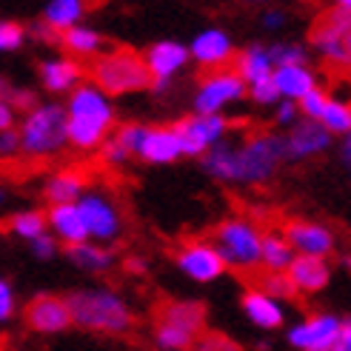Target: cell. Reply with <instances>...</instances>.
Listing matches in <instances>:
<instances>
[{"instance_id":"obj_7","label":"cell","mask_w":351,"mask_h":351,"mask_svg":"<svg viewBox=\"0 0 351 351\" xmlns=\"http://www.w3.org/2000/svg\"><path fill=\"white\" fill-rule=\"evenodd\" d=\"M75 206L83 217V226H86V232H89L92 243L112 245L123 234V212L106 189L89 186V191H86Z\"/></svg>"},{"instance_id":"obj_32","label":"cell","mask_w":351,"mask_h":351,"mask_svg":"<svg viewBox=\"0 0 351 351\" xmlns=\"http://www.w3.org/2000/svg\"><path fill=\"white\" fill-rule=\"evenodd\" d=\"M320 126L331 137H346L351 132V100H340V97H331L328 95L326 112L320 117Z\"/></svg>"},{"instance_id":"obj_54","label":"cell","mask_w":351,"mask_h":351,"mask_svg":"<svg viewBox=\"0 0 351 351\" xmlns=\"http://www.w3.org/2000/svg\"><path fill=\"white\" fill-rule=\"evenodd\" d=\"M317 351H340V346H328V348H317Z\"/></svg>"},{"instance_id":"obj_9","label":"cell","mask_w":351,"mask_h":351,"mask_svg":"<svg viewBox=\"0 0 351 351\" xmlns=\"http://www.w3.org/2000/svg\"><path fill=\"white\" fill-rule=\"evenodd\" d=\"M245 100V83L234 75V69H220V72H208L195 95H191V112L195 114H226L229 106Z\"/></svg>"},{"instance_id":"obj_27","label":"cell","mask_w":351,"mask_h":351,"mask_svg":"<svg viewBox=\"0 0 351 351\" xmlns=\"http://www.w3.org/2000/svg\"><path fill=\"white\" fill-rule=\"evenodd\" d=\"M60 49L66 51V58L72 60H95L100 58L103 51H106V38H103V32H97L95 26H75L60 34Z\"/></svg>"},{"instance_id":"obj_36","label":"cell","mask_w":351,"mask_h":351,"mask_svg":"<svg viewBox=\"0 0 351 351\" xmlns=\"http://www.w3.org/2000/svg\"><path fill=\"white\" fill-rule=\"evenodd\" d=\"M23 43H26V26L0 17V55H12V51L23 49Z\"/></svg>"},{"instance_id":"obj_10","label":"cell","mask_w":351,"mask_h":351,"mask_svg":"<svg viewBox=\"0 0 351 351\" xmlns=\"http://www.w3.org/2000/svg\"><path fill=\"white\" fill-rule=\"evenodd\" d=\"M174 132L180 137V146H183V157H200L215 149L220 143H226V134L232 129V120L226 114H186L180 120L171 123Z\"/></svg>"},{"instance_id":"obj_17","label":"cell","mask_w":351,"mask_h":351,"mask_svg":"<svg viewBox=\"0 0 351 351\" xmlns=\"http://www.w3.org/2000/svg\"><path fill=\"white\" fill-rule=\"evenodd\" d=\"M134 157L146 166H174L178 160H183V146L174 126H146L143 123Z\"/></svg>"},{"instance_id":"obj_43","label":"cell","mask_w":351,"mask_h":351,"mask_svg":"<svg viewBox=\"0 0 351 351\" xmlns=\"http://www.w3.org/2000/svg\"><path fill=\"white\" fill-rule=\"evenodd\" d=\"M17 314V294H14V286L9 283L6 277H0V326L9 323Z\"/></svg>"},{"instance_id":"obj_6","label":"cell","mask_w":351,"mask_h":351,"mask_svg":"<svg viewBox=\"0 0 351 351\" xmlns=\"http://www.w3.org/2000/svg\"><path fill=\"white\" fill-rule=\"evenodd\" d=\"M260 226L249 217H229L215 229V249L226 269L234 271H257L260 269V245H263Z\"/></svg>"},{"instance_id":"obj_48","label":"cell","mask_w":351,"mask_h":351,"mask_svg":"<svg viewBox=\"0 0 351 351\" xmlns=\"http://www.w3.org/2000/svg\"><path fill=\"white\" fill-rule=\"evenodd\" d=\"M17 120H21V114H17L12 109V103L0 100V132H9V129H17Z\"/></svg>"},{"instance_id":"obj_44","label":"cell","mask_w":351,"mask_h":351,"mask_svg":"<svg viewBox=\"0 0 351 351\" xmlns=\"http://www.w3.org/2000/svg\"><path fill=\"white\" fill-rule=\"evenodd\" d=\"M323 21H328L331 26H337V29L351 32V0H337V3H331L328 12L323 14Z\"/></svg>"},{"instance_id":"obj_24","label":"cell","mask_w":351,"mask_h":351,"mask_svg":"<svg viewBox=\"0 0 351 351\" xmlns=\"http://www.w3.org/2000/svg\"><path fill=\"white\" fill-rule=\"evenodd\" d=\"M274 69H277V66H274V60H271L269 43H249V46L240 49L237 55H234V75H237L245 86L271 80Z\"/></svg>"},{"instance_id":"obj_16","label":"cell","mask_w":351,"mask_h":351,"mask_svg":"<svg viewBox=\"0 0 351 351\" xmlns=\"http://www.w3.org/2000/svg\"><path fill=\"white\" fill-rule=\"evenodd\" d=\"M331 146H335V137H331L320 123L311 120H300L294 129L283 132V154L286 163H306L314 160V157L326 154Z\"/></svg>"},{"instance_id":"obj_20","label":"cell","mask_w":351,"mask_h":351,"mask_svg":"<svg viewBox=\"0 0 351 351\" xmlns=\"http://www.w3.org/2000/svg\"><path fill=\"white\" fill-rule=\"evenodd\" d=\"M38 77L49 95H66L69 97L83 83L86 69H83V63H77L72 58L58 55V58H46L38 63Z\"/></svg>"},{"instance_id":"obj_51","label":"cell","mask_w":351,"mask_h":351,"mask_svg":"<svg viewBox=\"0 0 351 351\" xmlns=\"http://www.w3.org/2000/svg\"><path fill=\"white\" fill-rule=\"evenodd\" d=\"M126 271L129 274H146L149 271V263L143 257H129L126 260Z\"/></svg>"},{"instance_id":"obj_13","label":"cell","mask_w":351,"mask_h":351,"mask_svg":"<svg viewBox=\"0 0 351 351\" xmlns=\"http://www.w3.org/2000/svg\"><path fill=\"white\" fill-rule=\"evenodd\" d=\"M189 58L191 63H197L206 72H220V69H229V63H234V40L232 34L223 26H206L200 29L189 43Z\"/></svg>"},{"instance_id":"obj_47","label":"cell","mask_w":351,"mask_h":351,"mask_svg":"<svg viewBox=\"0 0 351 351\" xmlns=\"http://www.w3.org/2000/svg\"><path fill=\"white\" fill-rule=\"evenodd\" d=\"M21 154V137H17V129L0 132V157H14Z\"/></svg>"},{"instance_id":"obj_30","label":"cell","mask_w":351,"mask_h":351,"mask_svg":"<svg viewBox=\"0 0 351 351\" xmlns=\"http://www.w3.org/2000/svg\"><path fill=\"white\" fill-rule=\"evenodd\" d=\"M83 17H86V3L83 0H49V3L43 6L40 21L49 29H55L58 34H63L69 29L80 26Z\"/></svg>"},{"instance_id":"obj_14","label":"cell","mask_w":351,"mask_h":351,"mask_svg":"<svg viewBox=\"0 0 351 351\" xmlns=\"http://www.w3.org/2000/svg\"><path fill=\"white\" fill-rule=\"evenodd\" d=\"M23 320L29 326V331L34 335H63V331L72 328V314H69L66 297L63 294H51V291H40L34 294L23 308Z\"/></svg>"},{"instance_id":"obj_46","label":"cell","mask_w":351,"mask_h":351,"mask_svg":"<svg viewBox=\"0 0 351 351\" xmlns=\"http://www.w3.org/2000/svg\"><path fill=\"white\" fill-rule=\"evenodd\" d=\"M26 38H34V40H40V43H60V34L55 29H49L43 21H34L26 29Z\"/></svg>"},{"instance_id":"obj_37","label":"cell","mask_w":351,"mask_h":351,"mask_svg":"<svg viewBox=\"0 0 351 351\" xmlns=\"http://www.w3.org/2000/svg\"><path fill=\"white\" fill-rule=\"evenodd\" d=\"M326 103H328V92L317 86V89L308 92L300 103H297V109H300V117H303V120L320 123V117H323V112H326Z\"/></svg>"},{"instance_id":"obj_33","label":"cell","mask_w":351,"mask_h":351,"mask_svg":"<svg viewBox=\"0 0 351 351\" xmlns=\"http://www.w3.org/2000/svg\"><path fill=\"white\" fill-rule=\"evenodd\" d=\"M271 49V60L274 66H308V58L311 51L306 43H297V40H277V43H269Z\"/></svg>"},{"instance_id":"obj_40","label":"cell","mask_w":351,"mask_h":351,"mask_svg":"<svg viewBox=\"0 0 351 351\" xmlns=\"http://www.w3.org/2000/svg\"><path fill=\"white\" fill-rule=\"evenodd\" d=\"M271 112H274V126L280 129V134L289 132V129H294L297 123L303 120V117H300V109H297V103H289V100H280Z\"/></svg>"},{"instance_id":"obj_1","label":"cell","mask_w":351,"mask_h":351,"mask_svg":"<svg viewBox=\"0 0 351 351\" xmlns=\"http://www.w3.org/2000/svg\"><path fill=\"white\" fill-rule=\"evenodd\" d=\"M63 109H66V143L77 152H97L117 126V112L112 97H106L89 80H83L66 97Z\"/></svg>"},{"instance_id":"obj_25","label":"cell","mask_w":351,"mask_h":351,"mask_svg":"<svg viewBox=\"0 0 351 351\" xmlns=\"http://www.w3.org/2000/svg\"><path fill=\"white\" fill-rule=\"evenodd\" d=\"M271 83L280 95V100H289V103H300L308 92L317 89V72L311 66H280L274 69Z\"/></svg>"},{"instance_id":"obj_35","label":"cell","mask_w":351,"mask_h":351,"mask_svg":"<svg viewBox=\"0 0 351 351\" xmlns=\"http://www.w3.org/2000/svg\"><path fill=\"white\" fill-rule=\"evenodd\" d=\"M257 289L266 291L269 297H274V300H280V303H289V300H294V297H297V289L291 286L289 274H263Z\"/></svg>"},{"instance_id":"obj_11","label":"cell","mask_w":351,"mask_h":351,"mask_svg":"<svg viewBox=\"0 0 351 351\" xmlns=\"http://www.w3.org/2000/svg\"><path fill=\"white\" fill-rule=\"evenodd\" d=\"M340 328H343L340 314H335V311H314V314H306L303 320H297V323H291L286 328V343L294 351L328 348V346H337Z\"/></svg>"},{"instance_id":"obj_18","label":"cell","mask_w":351,"mask_h":351,"mask_svg":"<svg viewBox=\"0 0 351 351\" xmlns=\"http://www.w3.org/2000/svg\"><path fill=\"white\" fill-rule=\"evenodd\" d=\"M308 46L317 51L326 63L337 66V69H348L351 72V32L331 26L328 21L320 17L308 34Z\"/></svg>"},{"instance_id":"obj_28","label":"cell","mask_w":351,"mask_h":351,"mask_svg":"<svg viewBox=\"0 0 351 351\" xmlns=\"http://www.w3.org/2000/svg\"><path fill=\"white\" fill-rule=\"evenodd\" d=\"M157 323H169L174 328H183L189 335L200 337L206 328V308L203 303H195V300H171V303H163L160 314H157Z\"/></svg>"},{"instance_id":"obj_22","label":"cell","mask_w":351,"mask_h":351,"mask_svg":"<svg viewBox=\"0 0 351 351\" xmlns=\"http://www.w3.org/2000/svg\"><path fill=\"white\" fill-rule=\"evenodd\" d=\"M46 226H49V234L60 243V249L80 245V243L89 240V232H86L83 217H80L75 203H69V206H49L46 208Z\"/></svg>"},{"instance_id":"obj_3","label":"cell","mask_w":351,"mask_h":351,"mask_svg":"<svg viewBox=\"0 0 351 351\" xmlns=\"http://www.w3.org/2000/svg\"><path fill=\"white\" fill-rule=\"evenodd\" d=\"M89 83H95L106 97H126L137 92H149V72L140 51L129 46H112L89 66Z\"/></svg>"},{"instance_id":"obj_41","label":"cell","mask_w":351,"mask_h":351,"mask_svg":"<svg viewBox=\"0 0 351 351\" xmlns=\"http://www.w3.org/2000/svg\"><path fill=\"white\" fill-rule=\"evenodd\" d=\"M29 252H32V257L34 260H40V263H49V260H55L63 249H60V243L55 240V237H51L49 232L46 234H40L38 240H32L29 243Z\"/></svg>"},{"instance_id":"obj_15","label":"cell","mask_w":351,"mask_h":351,"mask_svg":"<svg viewBox=\"0 0 351 351\" xmlns=\"http://www.w3.org/2000/svg\"><path fill=\"white\" fill-rule=\"evenodd\" d=\"M283 237L289 240L291 252L297 257L328 260L337 249V234L317 220H289L283 229Z\"/></svg>"},{"instance_id":"obj_12","label":"cell","mask_w":351,"mask_h":351,"mask_svg":"<svg viewBox=\"0 0 351 351\" xmlns=\"http://www.w3.org/2000/svg\"><path fill=\"white\" fill-rule=\"evenodd\" d=\"M174 266L180 269V274L186 280L197 286H208V283H217V280L229 271L226 263L220 260L217 249L212 240H189L183 243L178 254H174Z\"/></svg>"},{"instance_id":"obj_45","label":"cell","mask_w":351,"mask_h":351,"mask_svg":"<svg viewBox=\"0 0 351 351\" xmlns=\"http://www.w3.org/2000/svg\"><path fill=\"white\" fill-rule=\"evenodd\" d=\"M286 23H289L286 9L271 6V9H263V12H260V26H263V32H283Z\"/></svg>"},{"instance_id":"obj_34","label":"cell","mask_w":351,"mask_h":351,"mask_svg":"<svg viewBox=\"0 0 351 351\" xmlns=\"http://www.w3.org/2000/svg\"><path fill=\"white\" fill-rule=\"evenodd\" d=\"M195 335H189L183 328H174L169 323H154V343L160 351H189L195 346Z\"/></svg>"},{"instance_id":"obj_31","label":"cell","mask_w":351,"mask_h":351,"mask_svg":"<svg viewBox=\"0 0 351 351\" xmlns=\"http://www.w3.org/2000/svg\"><path fill=\"white\" fill-rule=\"evenodd\" d=\"M6 226H9V232H12L14 237L32 243V240H38L40 234L49 232V226H46V208H34V206L17 208V212L9 215Z\"/></svg>"},{"instance_id":"obj_50","label":"cell","mask_w":351,"mask_h":351,"mask_svg":"<svg viewBox=\"0 0 351 351\" xmlns=\"http://www.w3.org/2000/svg\"><path fill=\"white\" fill-rule=\"evenodd\" d=\"M337 346H340V351H351V317H343V328H340Z\"/></svg>"},{"instance_id":"obj_29","label":"cell","mask_w":351,"mask_h":351,"mask_svg":"<svg viewBox=\"0 0 351 351\" xmlns=\"http://www.w3.org/2000/svg\"><path fill=\"white\" fill-rule=\"evenodd\" d=\"M294 252L289 240L283 237L280 229H271L263 234V245H260V269L266 274H286L289 266L294 263Z\"/></svg>"},{"instance_id":"obj_38","label":"cell","mask_w":351,"mask_h":351,"mask_svg":"<svg viewBox=\"0 0 351 351\" xmlns=\"http://www.w3.org/2000/svg\"><path fill=\"white\" fill-rule=\"evenodd\" d=\"M191 351H243V348L232 337L220 335V331H203L195 340V346H191Z\"/></svg>"},{"instance_id":"obj_49","label":"cell","mask_w":351,"mask_h":351,"mask_svg":"<svg viewBox=\"0 0 351 351\" xmlns=\"http://www.w3.org/2000/svg\"><path fill=\"white\" fill-rule=\"evenodd\" d=\"M340 163H343L346 174L351 178V132L346 137H340Z\"/></svg>"},{"instance_id":"obj_2","label":"cell","mask_w":351,"mask_h":351,"mask_svg":"<svg viewBox=\"0 0 351 351\" xmlns=\"http://www.w3.org/2000/svg\"><path fill=\"white\" fill-rule=\"evenodd\" d=\"M69 314H72V326L89 335H106L120 337L129 335L134 328V311L126 303V297L109 286H89L75 289L63 294Z\"/></svg>"},{"instance_id":"obj_19","label":"cell","mask_w":351,"mask_h":351,"mask_svg":"<svg viewBox=\"0 0 351 351\" xmlns=\"http://www.w3.org/2000/svg\"><path fill=\"white\" fill-rule=\"evenodd\" d=\"M240 308L245 314V320H249L254 328L266 331V335L286 326V303L274 300V297H269L266 291H260L257 286L245 289L240 294Z\"/></svg>"},{"instance_id":"obj_52","label":"cell","mask_w":351,"mask_h":351,"mask_svg":"<svg viewBox=\"0 0 351 351\" xmlns=\"http://www.w3.org/2000/svg\"><path fill=\"white\" fill-rule=\"evenodd\" d=\"M9 206H12V189L6 183H0V215L9 212Z\"/></svg>"},{"instance_id":"obj_21","label":"cell","mask_w":351,"mask_h":351,"mask_svg":"<svg viewBox=\"0 0 351 351\" xmlns=\"http://www.w3.org/2000/svg\"><path fill=\"white\" fill-rule=\"evenodd\" d=\"M86 191H89V178L77 169H58L43 180L40 195L46 206H69L77 203Z\"/></svg>"},{"instance_id":"obj_5","label":"cell","mask_w":351,"mask_h":351,"mask_svg":"<svg viewBox=\"0 0 351 351\" xmlns=\"http://www.w3.org/2000/svg\"><path fill=\"white\" fill-rule=\"evenodd\" d=\"M280 166H286L280 132H254L234 146V186H266Z\"/></svg>"},{"instance_id":"obj_4","label":"cell","mask_w":351,"mask_h":351,"mask_svg":"<svg viewBox=\"0 0 351 351\" xmlns=\"http://www.w3.org/2000/svg\"><path fill=\"white\" fill-rule=\"evenodd\" d=\"M17 137H21V154L29 157H55L66 143V109L58 100H43L17 120Z\"/></svg>"},{"instance_id":"obj_53","label":"cell","mask_w":351,"mask_h":351,"mask_svg":"<svg viewBox=\"0 0 351 351\" xmlns=\"http://www.w3.org/2000/svg\"><path fill=\"white\" fill-rule=\"evenodd\" d=\"M257 348H260V351H269V348H271V343H269V340H263Z\"/></svg>"},{"instance_id":"obj_39","label":"cell","mask_w":351,"mask_h":351,"mask_svg":"<svg viewBox=\"0 0 351 351\" xmlns=\"http://www.w3.org/2000/svg\"><path fill=\"white\" fill-rule=\"evenodd\" d=\"M245 100H252L254 106H263V109H274L280 103V95L271 80H263L254 86H245Z\"/></svg>"},{"instance_id":"obj_42","label":"cell","mask_w":351,"mask_h":351,"mask_svg":"<svg viewBox=\"0 0 351 351\" xmlns=\"http://www.w3.org/2000/svg\"><path fill=\"white\" fill-rule=\"evenodd\" d=\"M97 154H100V160H103V163H106V166H114V169L126 166V163L132 160V154H129L126 149H123L114 137H109L106 143H103V146L97 149Z\"/></svg>"},{"instance_id":"obj_8","label":"cell","mask_w":351,"mask_h":351,"mask_svg":"<svg viewBox=\"0 0 351 351\" xmlns=\"http://www.w3.org/2000/svg\"><path fill=\"white\" fill-rule=\"evenodd\" d=\"M140 58H143V66H146L149 80H152L149 92H154V95H166L171 89V80L191 63L189 46L174 40V38H163V40L149 43L143 51H140Z\"/></svg>"},{"instance_id":"obj_23","label":"cell","mask_w":351,"mask_h":351,"mask_svg":"<svg viewBox=\"0 0 351 351\" xmlns=\"http://www.w3.org/2000/svg\"><path fill=\"white\" fill-rule=\"evenodd\" d=\"M286 274L297 294H320L331 286V263L320 257H294Z\"/></svg>"},{"instance_id":"obj_26","label":"cell","mask_w":351,"mask_h":351,"mask_svg":"<svg viewBox=\"0 0 351 351\" xmlns=\"http://www.w3.org/2000/svg\"><path fill=\"white\" fill-rule=\"evenodd\" d=\"M63 254L75 269L86 274H106L109 269L117 266V254L112 245H100L92 240H86L80 245H69V249H63Z\"/></svg>"}]
</instances>
